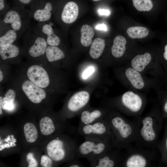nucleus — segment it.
<instances>
[{
    "label": "nucleus",
    "mask_w": 167,
    "mask_h": 167,
    "mask_svg": "<svg viewBox=\"0 0 167 167\" xmlns=\"http://www.w3.org/2000/svg\"><path fill=\"white\" fill-rule=\"evenodd\" d=\"M76 140L70 135L58 134L42 139L38 146L42 152L59 165L78 156Z\"/></svg>",
    "instance_id": "1"
},
{
    "label": "nucleus",
    "mask_w": 167,
    "mask_h": 167,
    "mask_svg": "<svg viewBox=\"0 0 167 167\" xmlns=\"http://www.w3.org/2000/svg\"><path fill=\"white\" fill-rule=\"evenodd\" d=\"M37 123L41 139L58 134L70 135L76 131V127L63 119L59 113L41 115Z\"/></svg>",
    "instance_id": "2"
},
{
    "label": "nucleus",
    "mask_w": 167,
    "mask_h": 167,
    "mask_svg": "<svg viewBox=\"0 0 167 167\" xmlns=\"http://www.w3.org/2000/svg\"><path fill=\"white\" fill-rule=\"evenodd\" d=\"M0 21L15 31L20 36L30 24L32 18L29 9L15 5L3 15Z\"/></svg>",
    "instance_id": "3"
},
{
    "label": "nucleus",
    "mask_w": 167,
    "mask_h": 167,
    "mask_svg": "<svg viewBox=\"0 0 167 167\" xmlns=\"http://www.w3.org/2000/svg\"><path fill=\"white\" fill-rule=\"evenodd\" d=\"M23 39L28 54L30 57L37 58L45 55L48 45L36 24H30L24 34Z\"/></svg>",
    "instance_id": "4"
},
{
    "label": "nucleus",
    "mask_w": 167,
    "mask_h": 167,
    "mask_svg": "<svg viewBox=\"0 0 167 167\" xmlns=\"http://www.w3.org/2000/svg\"><path fill=\"white\" fill-rule=\"evenodd\" d=\"M113 137V146L119 148L132 133L131 126L122 117L116 113L108 112L105 117Z\"/></svg>",
    "instance_id": "5"
},
{
    "label": "nucleus",
    "mask_w": 167,
    "mask_h": 167,
    "mask_svg": "<svg viewBox=\"0 0 167 167\" xmlns=\"http://www.w3.org/2000/svg\"><path fill=\"white\" fill-rule=\"evenodd\" d=\"M78 145L76 153L79 158L87 159L90 162L100 155L113 150V147L108 141L93 138H85Z\"/></svg>",
    "instance_id": "6"
},
{
    "label": "nucleus",
    "mask_w": 167,
    "mask_h": 167,
    "mask_svg": "<svg viewBox=\"0 0 167 167\" xmlns=\"http://www.w3.org/2000/svg\"><path fill=\"white\" fill-rule=\"evenodd\" d=\"M17 128L21 138L24 151L37 146L41 140L37 123L34 118H25Z\"/></svg>",
    "instance_id": "7"
},
{
    "label": "nucleus",
    "mask_w": 167,
    "mask_h": 167,
    "mask_svg": "<svg viewBox=\"0 0 167 167\" xmlns=\"http://www.w3.org/2000/svg\"><path fill=\"white\" fill-rule=\"evenodd\" d=\"M77 131L79 135L84 138L98 139L108 141L112 145V132L105 118L91 124L78 126Z\"/></svg>",
    "instance_id": "8"
},
{
    "label": "nucleus",
    "mask_w": 167,
    "mask_h": 167,
    "mask_svg": "<svg viewBox=\"0 0 167 167\" xmlns=\"http://www.w3.org/2000/svg\"><path fill=\"white\" fill-rule=\"evenodd\" d=\"M22 151L21 141L17 128L6 126L0 129V152L7 155Z\"/></svg>",
    "instance_id": "9"
},
{
    "label": "nucleus",
    "mask_w": 167,
    "mask_h": 167,
    "mask_svg": "<svg viewBox=\"0 0 167 167\" xmlns=\"http://www.w3.org/2000/svg\"><path fill=\"white\" fill-rule=\"evenodd\" d=\"M90 98L89 93L86 91L77 92L68 100L65 109L59 113L64 119L67 120L79 114L89 102Z\"/></svg>",
    "instance_id": "10"
},
{
    "label": "nucleus",
    "mask_w": 167,
    "mask_h": 167,
    "mask_svg": "<svg viewBox=\"0 0 167 167\" xmlns=\"http://www.w3.org/2000/svg\"><path fill=\"white\" fill-rule=\"evenodd\" d=\"M29 10L32 19L43 22L50 20L54 7L51 0H34Z\"/></svg>",
    "instance_id": "11"
},
{
    "label": "nucleus",
    "mask_w": 167,
    "mask_h": 167,
    "mask_svg": "<svg viewBox=\"0 0 167 167\" xmlns=\"http://www.w3.org/2000/svg\"><path fill=\"white\" fill-rule=\"evenodd\" d=\"M122 161L118 151L113 150L100 155L90 162L92 167H113L119 165Z\"/></svg>",
    "instance_id": "12"
},
{
    "label": "nucleus",
    "mask_w": 167,
    "mask_h": 167,
    "mask_svg": "<svg viewBox=\"0 0 167 167\" xmlns=\"http://www.w3.org/2000/svg\"><path fill=\"white\" fill-rule=\"evenodd\" d=\"M21 87L28 99L32 104H40L46 97L45 90L30 80L24 81Z\"/></svg>",
    "instance_id": "13"
},
{
    "label": "nucleus",
    "mask_w": 167,
    "mask_h": 167,
    "mask_svg": "<svg viewBox=\"0 0 167 167\" xmlns=\"http://www.w3.org/2000/svg\"><path fill=\"white\" fill-rule=\"evenodd\" d=\"M27 75L30 81L41 88H46L49 84L47 72L39 65H35L30 66L28 70Z\"/></svg>",
    "instance_id": "14"
},
{
    "label": "nucleus",
    "mask_w": 167,
    "mask_h": 167,
    "mask_svg": "<svg viewBox=\"0 0 167 167\" xmlns=\"http://www.w3.org/2000/svg\"><path fill=\"white\" fill-rule=\"evenodd\" d=\"M109 112L102 109H92L86 107L79 113L78 126L91 124L103 119Z\"/></svg>",
    "instance_id": "15"
},
{
    "label": "nucleus",
    "mask_w": 167,
    "mask_h": 167,
    "mask_svg": "<svg viewBox=\"0 0 167 167\" xmlns=\"http://www.w3.org/2000/svg\"><path fill=\"white\" fill-rule=\"evenodd\" d=\"M42 152L38 146L23 151L21 158V165L28 167L41 166L40 161Z\"/></svg>",
    "instance_id": "16"
},
{
    "label": "nucleus",
    "mask_w": 167,
    "mask_h": 167,
    "mask_svg": "<svg viewBox=\"0 0 167 167\" xmlns=\"http://www.w3.org/2000/svg\"><path fill=\"white\" fill-rule=\"evenodd\" d=\"M36 26L45 37L49 45L58 46L61 43L59 37L54 32L53 23L50 20L43 22H38Z\"/></svg>",
    "instance_id": "17"
},
{
    "label": "nucleus",
    "mask_w": 167,
    "mask_h": 167,
    "mask_svg": "<svg viewBox=\"0 0 167 167\" xmlns=\"http://www.w3.org/2000/svg\"><path fill=\"white\" fill-rule=\"evenodd\" d=\"M121 101L123 106L133 112L139 111L143 104L141 97L131 91H127L123 94Z\"/></svg>",
    "instance_id": "18"
},
{
    "label": "nucleus",
    "mask_w": 167,
    "mask_h": 167,
    "mask_svg": "<svg viewBox=\"0 0 167 167\" xmlns=\"http://www.w3.org/2000/svg\"><path fill=\"white\" fill-rule=\"evenodd\" d=\"M79 7L74 2L70 1L66 3L62 11L61 19L63 23L71 24L77 19L79 14Z\"/></svg>",
    "instance_id": "19"
},
{
    "label": "nucleus",
    "mask_w": 167,
    "mask_h": 167,
    "mask_svg": "<svg viewBox=\"0 0 167 167\" xmlns=\"http://www.w3.org/2000/svg\"><path fill=\"white\" fill-rule=\"evenodd\" d=\"M0 46L13 44L20 36L17 32L0 21Z\"/></svg>",
    "instance_id": "20"
},
{
    "label": "nucleus",
    "mask_w": 167,
    "mask_h": 167,
    "mask_svg": "<svg viewBox=\"0 0 167 167\" xmlns=\"http://www.w3.org/2000/svg\"><path fill=\"white\" fill-rule=\"evenodd\" d=\"M140 134L143 139L147 142L152 141L155 139L156 135L153 128V120L151 117L147 116L143 119Z\"/></svg>",
    "instance_id": "21"
},
{
    "label": "nucleus",
    "mask_w": 167,
    "mask_h": 167,
    "mask_svg": "<svg viewBox=\"0 0 167 167\" xmlns=\"http://www.w3.org/2000/svg\"><path fill=\"white\" fill-rule=\"evenodd\" d=\"M16 97L15 92L10 89L6 92L4 96H0V115L3 114L2 109L11 111L15 108V100Z\"/></svg>",
    "instance_id": "22"
},
{
    "label": "nucleus",
    "mask_w": 167,
    "mask_h": 167,
    "mask_svg": "<svg viewBox=\"0 0 167 167\" xmlns=\"http://www.w3.org/2000/svg\"><path fill=\"white\" fill-rule=\"evenodd\" d=\"M125 75L134 88L140 89L143 88L144 83L139 72L133 68L130 67L126 70Z\"/></svg>",
    "instance_id": "23"
},
{
    "label": "nucleus",
    "mask_w": 167,
    "mask_h": 167,
    "mask_svg": "<svg viewBox=\"0 0 167 167\" xmlns=\"http://www.w3.org/2000/svg\"><path fill=\"white\" fill-rule=\"evenodd\" d=\"M151 55L148 53L136 56L131 60V66L138 71H142L151 62Z\"/></svg>",
    "instance_id": "24"
},
{
    "label": "nucleus",
    "mask_w": 167,
    "mask_h": 167,
    "mask_svg": "<svg viewBox=\"0 0 167 167\" xmlns=\"http://www.w3.org/2000/svg\"><path fill=\"white\" fill-rule=\"evenodd\" d=\"M126 43V40L123 36L118 35L115 36L111 49L113 56L116 58L122 57L125 52Z\"/></svg>",
    "instance_id": "25"
},
{
    "label": "nucleus",
    "mask_w": 167,
    "mask_h": 167,
    "mask_svg": "<svg viewBox=\"0 0 167 167\" xmlns=\"http://www.w3.org/2000/svg\"><path fill=\"white\" fill-rule=\"evenodd\" d=\"M19 53V47L14 44L0 46V55L3 60L16 58Z\"/></svg>",
    "instance_id": "26"
},
{
    "label": "nucleus",
    "mask_w": 167,
    "mask_h": 167,
    "mask_svg": "<svg viewBox=\"0 0 167 167\" xmlns=\"http://www.w3.org/2000/svg\"><path fill=\"white\" fill-rule=\"evenodd\" d=\"M105 46V40L101 38H97L94 40L91 44L89 54L93 59H96L101 55Z\"/></svg>",
    "instance_id": "27"
},
{
    "label": "nucleus",
    "mask_w": 167,
    "mask_h": 167,
    "mask_svg": "<svg viewBox=\"0 0 167 167\" xmlns=\"http://www.w3.org/2000/svg\"><path fill=\"white\" fill-rule=\"evenodd\" d=\"M47 60L50 62L64 59L65 54L64 51L58 46L48 45L45 52Z\"/></svg>",
    "instance_id": "28"
},
{
    "label": "nucleus",
    "mask_w": 167,
    "mask_h": 167,
    "mask_svg": "<svg viewBox=\"0 0 167 167\" xmlns=\"http://www.w3.org/2000/svg\"><path fill=\"white\" fill-rule=\"evenodd\" d=\"M80 32L81 43L84 46H89L92 43V38L95 34L92 28L88 25H84L81 28Z\"/></svg>",
    "instance_id": "29"
},
{
    "label": "nucleus",
    "mask_w": 167,
    "mask_h": 167,
    "mask_svg": "<svg viewBox=\"0 0 167 167\" xmlns=\"http://www.w3.org/2000/svg\"><path fill=\"white\" fill-rule=\"evenodd\" d=\"M147 164V159L139 154H134L129 156L125 162L127 167H144Z\"/></svg>",
    "instance_id": "30"
},
{
    "label": "nucleus",
    "mask_w": 167,
    "mask_h": 167,
    "mask_svg": "<svg viewBox=\"0 0 167 167\" xmlns=\"http://www.w3.org/2000/svg\"><path fill=\"white\" fill-rule=\"evenodd\" d=\"M126 32L128 36L132 39H141L147 36L149 30L144 27L134 26L129 28L126 30Z\"/></svg>",
    "instance_id": "31"
},
{
    "label": "nucleus",
    "mask_w": 167,
    "mask_h": 167,
    "mask_svg": "<svg viewBox=\"0 0 167 167\" xmlns=\"http://www.w3.org/2000/svg\"><path fill=\"white\" fill-rule=\"evenodd\" d=\"M134 7L138 11H148L153 7L151 0H132Z\"/></svg>",
    "instance_id": "32"
},
{
    "label": "nucleus",
    "mask_w": 167,
    "mask_h": 167,
    "mask_svg": "<svg viewBox=\"0 0 167 167\" xmlns=\"http://www.w3.org/2000/svg\"><path fill=\"white\" fill-rule=\"evenodd\" d=\"M40 164L42 167H52L58 166L59 165L54 162L49 156L44 153L41 155Z\"/></svg>",
    "instance_id": "33"
},
{
    "label": "nucleus",
    "mask_w": 167,
    "mask_h": 167,
    "mask_svg": "<svg viewBox=\"0 0 167 167\" xmlns=\"http://www.w3.org/2000/svg\"><path fill=\"white\" fill-rule=\"evenodd\" d=\"M78 156H76L75 158L71 161L66 163L64 165V166L69 167H83L84 166L81 163L78 159Z\"/></svg>",
    "instance_id": "34"
},
{
    "label": "nucleus",
    "mask_w": 167,
    "mask_h": 167,
    "mask_svg": "<svg viewBox=\"0 0 167 167\" xmlns=\"http://www.w3.org/2000/svg\"><path fill=\"white\" fill-rule=\"evenodd\" d=\"M10 8L7 5L5 0H0V15L3 16Z\"/></svg>",
    "instance_id": "35"
},
{
    "label": "nucleus",
    "mask_w": 167,
    "mask_h": 167,
    "mask_svg": "<svg viewBox=\"0 0 167 167\" xmlns=\"http://www.w3.org/2000/svg\"><path fill=\"white\" fill-rule=\"evenodd\" d=\"M95 68L92 66H90L86 69L83 73L82 76L84 79H86L90 76L94 71Z\"/></svg>",
    "instance_id": "36"
},
{
    "label": "nucleus",
    "mask_w": 167,
    "mask_h": 167,
    "mask_svg": "<svg viewBox=\"0 0 167 167\" xmlns=\"http://www.w3.org/2000/svg\"><path fill=\"white\" fill-rule=\"evenodd\" d=\"M16 5L25 6L31 5L34 0H14Z\"/></svg>",
    "instance_id": "37"
},
{
    "label": "nucleus",
    "mask_w": 167,
    "mask_h": 167,
    "mask_svg": "<svg viewBox=\"0 0 167 167\" xmlns=\"http://www.w3.org/2000/svg\"><path fill=\"white\" fill-rule=\"evenodd\" d=\"M98 13L100 15L108 16L110 15V11L108 10L99 9L98 10Z\"/></svg>",
    "instance_id": "38"
},
{
    "label": "nucleus",
    "mask_w": 167,
    "mask_h": 167,
    "mask_svg": "<svg viewBox=\"0 0 167 167\" xmlns=\"http://www.w3.org/2000/svg\"><path fill=\"white\" fill-rule=\"evenodd\" d=\"M96 29L106 31L107 30V27L105 24H98L95 27Z\"/></svg>",
    "instance_id": "39"
},
{
    "label": "nucleus",
    "mask_w": 167,
    "mask_h": 167,
    "mask_svg": "<svg viewBox=\"0 0 167 167\" xmlns=\"http://www.w3.org/2000/svg\"><path fill=\"white\" fill-rule=\"evenodd\" d=\"M163 57L167 61V44L164 47V52L163 53Z\"/></svg>",
    "instance_id": "40"
},
{
    "label": "nucleus",
    "mask_w": 167,
    "mask_h": 167,
    "mask_svg": "<svg viewBox=\"0 0 167 167\" xmlns=\"http://www.w3.org/2000/svg\"><path fill=\"white\" fill-rule=\"evenodd\" d=\"M164 111L167 113V101L165 103L164 106Z\"/></svg>",
    "instance_id": "41"
},
{
    "label": "nucleus",
    "mask_w": 167,
    "mask_h": 167,
    "mask_svg": "<svg viewBox=\"0 0 167 167\" xmlns=\"http://www.w3.org/2000/svg\"><path fill=\"white\" fill-rule=\"evenodd\" d=\"M3 75L2 71L0 70V81L1 82L3 79Z\"/></svg>",
    "instance_id": "42"
},
{
    "label": "nucleus",
    "mask_w": 167,
    "mask_h": 167,
    "mask_svg": "<svg viewBox=\"0 0 167 167\" xmlns=\"http://www.w3.org/2000/svg\"><path fill=\"white\" fill-rule=\"evenodd\" d=\"M166 148H167V138L166 139Z\"/></svg>",
    "instance_id": "43"
},
{
    "label": "nucleus",
    "mask_w": 167,
    "mask_h": 167,
    "mask_svg": "<svg viewBox=\"0 0 167 167\" xmlns=\"http://www.w3.org/2000/svg\"><path fill=\"white\" fill-rule=\"evenodd\" d=\"M92 0L94 1H100V0Z\"/></svg>",
    "instance_id": "44"
}]
</instances>
